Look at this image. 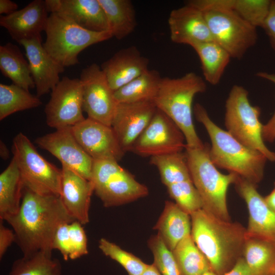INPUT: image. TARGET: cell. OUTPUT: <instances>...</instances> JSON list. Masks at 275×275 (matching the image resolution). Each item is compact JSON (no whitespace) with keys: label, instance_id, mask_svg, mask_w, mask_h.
Wrapping results in <instances>:
<instances>
[{"label":"cell","instance_id":"obj_1","mask_svg":"<svg viewBox=\"0 0 275 275\" xmlns=\"http://www.w3.org/2000/svg\"><path fill=\"white\" fill-rule=\"evenodd\" d=\"M76 221L64 206L61 196L40 195L24 187L18 213L6 220L23 256L39 252L52 254L58 228Z\"/></svg>","mask_w":275,"mask_h":275},{"label":"cell","instance_id":"obj_2","mask_svg":"<svg viewBox=\"0 0 275 275\" xmlns=\"http://www.w3.org/2000/svg\"><path fill=\"white\" fill-rule=\"evenodd\" d=\"M191 236L207 259L211 270L224 275L242 257L246 228L220 219L202 209L190 215Z\"/></svg>","mask_w":275,"mask_h":275},{"label":"cell","instance_id":"obj_3","mask_svg":"<svg viewBox=\"0 0 275 275\" xmlns=\"http://www.w3.org/2000/svg\"><path fill=\"white\" fill-rule=\"evenodd\" d=\"M194 112L210 138L211 145L209 156L214 165L257 185L263 178L267 160L266 157L259 151L243 145L227 130L219 127L201 104L196 103Z\"/></svg>","mask_w":275,"mask_h":275},{"label":"cell","instance_id":"obj_4","mask_svg":"<svg viewBox=\"0 0 275 275\" xmlns=\"http://www.w3.org/2000/svg\"><path fill=\"white\" fill-rule=\"evenodd\" d=\"M204 78L194 72L178 78L162 77L154 103L171 118L183 133L186 146L200 148L204 144L198 135L193 120L195 96L206 91Z\"/></svg>","mask_w":275,"mask_h":275},{"label":"cell","instance_id":"obj_5","mask_svg":"<svg viewBox=\"0 0 275 275\" xmlns=\"http://www.w3.org/2000/svg\"><path fill=\"white\" fill-rule=\"evenodd\" d=\"M219 0H191L190 4L204 14L212 40L225 49L231 58L240 59L257 43V28Z\"/></svg>","mask_w":275,"mask_h":275},{"label":"cell","instance_id":"obj_6","mask_svg":"<svg viewBox=\"0 0 275 275\" xmlns=\"http://www.w3.org/2000/svg\"><path fill=\"white\" fill-rule=\"evenodd\" d=\"M209 148L207 144L200 148L186 145L184 153L191 180L201 196L203 209L220 219L230 221L227 194L238 176L218 171L210 158Z\"/></svg>","mask_w":275,"mask_h":275},{"label":"cell","instance_id":"obj_7","mask_svg":"<svg viewBox=\"0 0 275 275\" xmlns=\"http://www.w3.org/2000/svg\"><path fill=\"white\" fill-rule=\"evenodd\" d=\"M45 32L43 47L64 68L78 64V56L86 48L113 37L109 31H90L56 13L49 15Z\"/></svg>","mask_w":275,"mask_h":275},{"label":"cell","instance_id":"obj_8","mask_svg":"<svg viewBox=\"0 0 275 275\" xmlns=\"http://www.w3.org/2000/svg\"><path fill=\"white\" fill-rule=\"evenodd\" d=\"M225 108L227 131L243 145L261 153L267 160L274 161L275 153L266 147L263 139L260 109L251 104L248 91L242 86L234 85Z\"/></svg>","mask_w":275,"mask_h":275},{"label":"cell","instance_id":"obj_9","mask_svg":"<svg viewBox=\"0 0 275 275\" xmlns=\"http://www.w3.org/2000/svg\"><path fill=\"white\" fill-rule=\"evenodd\" d=\"M12 152L24 187L40 195L61 196L62 170L42 156L23 133L14 138Z\"/></svg>","mask_w":275,"mask_h":275},{"label":"cell","instance_id":"obj_10","mask_svg":"<svg viewBox=\"0 0 275 275\" xmlns=\"http://www.w3.org/2000/svg\"><path fill=\"white\" fill-rule=\"evenodd\" d=\"M91 181L94 192L105 207L128 203L149 193L145 185L114 160H94Z\"/></svg>","mask_w":275,"mask_h":275},{"label":"cell","instance_id":"obj_11","mask_svg":"<svg viewBox=\"0 0 275 275\" xmlns=\"http://www.w3.org/2000/svg\"><path fill=\"white\" fill-rule=\"evenodd\" d=\"M184 135L174 122L157 108L150 122L135 142L131 151L143 157L182 152Z\"/></svg>","mask_w":275,"mask_h":275},{"label":"cell","instance_id":"obj_12","mask_svg":"<svg viewBox=\"0 0 275 275\" xmlns=\"http://www.w3.org/2000/svg\"><path fill=\"white\" fill-rule=\"evenodd\" d=\"M44 111L47 125L56 129L72 127L85 119L80 79L63 77L51 90Z\"/></svg>","mask_w":275,"mask_h":275},{"label":"cell","instance_id":"obj_13","mask_svg":"<svg viewBox=\"0 0 275 275\" xmlns=\"http://www.w3.org/2000/svg\"><path fill=\"white\" fill-rule=\"evenodd\" d=\"M82 87V108L88 118L111 126L118 103L101 67L93 63L84 68L79 78Z\"/></svg>","mask_w":275,"mask_h":275},{"label":"cell","instance_id":"obj_14","mask_svg":"<svg viewBox=\"0 0 275 275\" xmlns=\"http://www.w3.org/2000/svg\"><path fill=\"white\" fill-rule=\"evenodd\" d=\"M35 142L58 158L62 164L91 181L94 160L75 139L72 127L56 129L37 138Z\"/></svg>","mask_w":275,"mask_h":275},{"label":"cell","instance_id":"obj_15","mask_svg":"<svg viewBox=\"0 0 275 275\" xmlns=\"http://www.w3.org/2000/svg\"><path fill=\"white\" fill-rule=\"evenodd\" d=\"M72 131L78 143L93 160L118 162L125 153L112 126L87 118L72 126Z\"/></svg>","mask_w":275,"mask_h":275},{"label":"cell","instance_id":"obj_16","mask_svg":"<svg viewBox=\"0 0 275 275\" xmlns=\"http://www.w3.org/2000/svg\"><path fill=\"white\" fill-rule=\"evenodd\" d=\"M234 184L237 192L245 201L249 212L246 236L275 244V211L259 193L256 185L238 176Z\"/></svg>","mask_w":275,"mask_h":275},{"label":"cell","instance_id":"obj_17","mask_svg":"<svg viewBox=\"0 0 275 275\" xmlns=\"http://www.w3.org/2000/svg\"><path fill=\"white\" fill-rule=\"evenodd\" d=\"M156 109L153 102L118 103L111 126L125 153L131 151Z\"/></svg>","mask_w":275,"mask_h":275},{"label":"cell","instance_id":"obj_18","mask_svg":"<svg viewBox=\"0 0 275 275\" xmlns=\"http://www.w3.org/2000/svg\"><path fill=\"white\" fill-rule=\"evenodd\" d=\"M171 41L193 46L213 41L203 13L186 3L171 11L168 18Z\"/></svg>","mask_w":275,"mask_h":275},{"label":"cell","instance_id":"obj_19","mask_svg":"<svg viewBox=\"0 0 275 275\" xmlns=\"http://www.w3.org/2000/svg\"><path fill=\"white\" fill-rule=\"evenodd\" d=\"M24 48L31 75L40 97L51 90L59 83L60 74L65 68L57 63L43 46L41 37L21 41Z\"/></svg>","mask_w":275,"mask_h":275},{"label":"cell","instance_id":"obj_20","mask_svg":"<svg viewBox=\"0 0 275 275\" xmlns=\"http://www.w3.org/2000/svg\"><path fill=\"white\" fill-rule=\"evenodd\" d=\"M48 13L45 1L34 0L12 14L1 15L0 25L19 43L41 37V32L46 28Z\"/></svg>","mask_w":275,"mask_h":275},{"label":"cell","instance_id":"obj_21","mask_svg":"<svg viewBox=\"0 0 275 275\" xmlns=\"http://www.w3.org/2000/svg\"><path fill=\"white\" fill-rule=\"evenodd\" d=\"M45 1L47 11L50 13L58 14L90 31H109L105 12L98 0Z\"/></svg>","mask_w":275,"mask_h":275},{"label":"cell","instance_id":"obj_22","mask_svg":"<svg viewBox=\"0 0 275 275\" xmlns=\"http://www.w3.org/2000/svg\"><path fill=\"white\" fill-rule=\"evenodd\" d=\"M61 197L69 213L81 225L89 222L91 198L94 192L92 182L62 164Z\"/></svg>","mask_w":275,"mask_h":275},{"label":"cell","instance_id":"obj_23","mask_svg":"<svg viewBox=\"0 0 275 275\" xmlns=\"http://www.w3.org/2000/svg\"><path fill=\"white\" fill-rule=\"evenodd\" d=\"M149 60L134 46L122 49L100 66L114 91L148 70Z\"/></svg>","mask_w":275,"mask_h":275},{"label":"cell","instance_id":"obj_24","mask_svg":"<svg viewBox=\"0 0 275 275\" xmlns=\"http://www.w3.org/2000/svg\"><path fill=\"white\" fill-rule=\"evenodd\" d=\"M153 229L157 230L167 247L173 251L182 239L191 234V217L175 203L166 201Z\"/></svg>","mask_w":275,"mask_h":275},{"label":"cell","instance_id":"obj_25","mask_svg":"<svg viewBox=\"0 0 275 275\" xmlns=\"http://www.w3.org/2000/svg\"><path fill=\"white\" fill-rule=\"evenodd\" d=\"M24 184L16 160L13 157L0 174V219L16 215L21 205Z\"/></svg>","mask_w":275,"mask_h":275},{"label":"cell","instance_id":"obj_26","mask_svg":"<svg viewBox=\"0 0 275 275\" xmlns=\"http://www.w3.org/2000/svg\"><path fill=\"white\" fill-rule=\"evenodd\" d=\"M0 70L13 84L27 90L35 88L29 62L16 45L8 42L0 46Z\"/></svg>","mask_w":275,"mask_h":275},{"label":"cell","instance_id":"obj_27","mask_svg":"<svg viewBox=\"0 0 275 275\" xmlns=\"http://www.w3.org/2000/svg\"><path fill=\"white\" fill-rule=\"evenodd\" d=\"M105 12L113 37L121 40L135 30L137 22L134 7L129 0H98Z\"/></svg>","mask_w":275,"mask_h":275},{"label":"cell","instance_id":"obj_28","mask_svg":"<svg viewBox=\"0 0 275 275\" xmlns=\"http://www.w3.org/2000/svg\"><path fill=\"white\" fill-rule=\"evenodd\" d=\"M162 77L158 71L148 70L114 92L117 103L153 102Z\"/></svg>","mask_w":275,"mask_h":275},{"label":"cell","instance_id":"obj_29","mask_svg":"<svg viewBox=\"0 0 275 275\" xmlns=\"http://www.w3.org/2000/svg\"><path fill=\"white\" fill-rule=\"evenodd\" d=\"M201 65L203 78L210 85H217L231 58L229 53L213 41L192 46Z\"/></svg>","mask_w":275,"mask_h":275},{"label":"cell","instance_id":"obj_30","mask_svg":"<svg viewBox=\"0 0 275 275\" xmlns=\"http://www.w3.org/2000/svg\"><path fill=\"white\" fill-rule=\"evenodd\" d=\"M242 257L254 275L275 274L274 243L246 236Z\"/></svg>","mask_w":275,"mask_h":275},{"label":"cell","instance_id":"obj_31","mask_svg":"<svg viewBox=\"0 0 275 275\" xmlns=\"http://www.w3.org/2000/svg\"><path fill=\"white\" fill-rule=\"evenodd\" d=\"M172 252L182 275H200L211 270L207 259L191 234L182 239Z\"/></svg>","mask_w":275,"mask_h":275},{"label":"cell","instance_id":"obj_32","mask_svg":"<svg viewBox=\"0 0 275 275\" xmlns=\"http://www.w3.org/2000/svg\"><path fill=\"white\" fill-rule=\"evenodd\" d=\"M42 102L37 95L14 84H0V120L18 112L37 107Z\"/></svg>","mask_w":275,"mask_h":275},{"label":"cell","instance_id":"obj_33","mask_svg":"<svg viewBox=\"0 0 275 275\" xmlns=\"http://www.w3.org/2000/svg\"><path fill=\"white\" fill-rule=\"evenodd\" d=\"M60 261L43 252L23 256L13 263L9 275H62Z\"/></svg>","mask_w":275,"mask_h":275},{"label":"cell","instance_id":"obj_34","mask_svg":"<svg viewBox=\"0 0 275 275\" xmlns=\"http://www.w3.org/2000/svg\"><path fill=\"white\" fill-rule=\"evenodd\" d=\"M150 163L157 168L161 181L166 186L191 180L184 152L152 156Z\"/></svg>","mask_w":275,"mask_h":275},{"label":"cell","instance_id":"obj_35","mask_svg":"<svg viewBox=\"0 0 275 275\" xmlns=\"http://www.w3.org/2000/svg\"><path fill=\"white\" fill-rule=\"evenodd\" d=\"M270 0H227L228 8L253 26L262 28L268 14Z\"/></svg>","mask_w":275,"mask_h":275},{"label":"cell","instance_id":"obj_36","mask_svg":"<svg viewBox=\"0 0 275 275\" xmlns=\"http://www.w3.org/2000/svg\"><path fill=\"white\" fill-rule=\"evenodd\" d=\"M169 194L175 203L190 215L203 209L201 196L191 180L167 186Z\"/></svg>","mask_w":275,"mask_h":275},{"label":"cell","instance_id":"obj_37","mask_svg":"<svg viewBox=\"0 0 275 275\" xmlns=\"http://www.w3.org/2000/svg\"><path fill=\"white\" fill-rule=\"evenodd\" d=\"M98 246L105 256L119 263L126 270L128 275H141L148 266V264L138 257L104 238L99 240Z\"/></svg>","mask_w":275,"mask_h":275},{"label":"cell","instance_id":"obj_38","mask_svg":"<svg viewBox=\"0 0 275 275\" xmlns=\"http://www.w3.org/2000/svg\"><path fill=\"white\" fill-rule=\"evenodd\" d=\"M148 245L153 255V264L161 275H182L172 251L159 234L150 238Z\"/></svg>","mask_w":275,"mask_h":275},{"label":"cell","instance_id":"obj_39","mask_svg":"<svg viewBox=\"0 0 275 275\" xmlns=\"http://www.w3.org/2000/svg\"><path fill=\"white\" fill-rule=\"evenodd\" d=\"M82 225L77 221L69 224L70 259L75 260L88 254L87 238Z\"/></svg>","mask_w":275,"mask_h":275},{"label":"cell","instance_id":"obj_40","mask_svg":"<svg viewBox=\"0 0 275 275\" xmlns=\"http://www.w3.org/2000/svg\"><path fill=\"white\" fill-rule=\"evenodd\" d=\"M69 224L65 223L58 228L53 242V249L59 251L65 261L70 259L71 252Z\"/></svg>","mask_w":275,"mask_h":275},{"label":"cell","instance_id":"obj_41","mask_svg":"<svg viewBox=\"0 0 275 275\" xmlns=\"http://www.w3.org/2000/svg\"><path fill=\"white\" fill-rule=\"evenodd\" d=\"M262 29L268 37L271 48L275 51V1H271L269 11Z\"/></svg>","mask_w":275,"mask_h":275},{"label":"cell","instance_id":"obj_42","mask_svg":"<svg viewBox=\"0 0 275 275\" xmlns=\"http://www.w3.org/2000/svg\"><path fill=\"white\" fill-rule=\"evenodd\" d=\"M16 237L13 230L6 227L3 224V221L0 219V259H2L4 255L9 247L15 242Z\"/></svg>","mask_w":275,"mask_h":275},{"label":"cell","instance_id":"obj_43","mask_svg":"<svg viewBox=\"0 0 275 275\" xmlns=\"http://www.w3.org/2000/svg\"><path fill=\"white\" fill-rule=\"evenodd\" d=\"M224 275H254L243 258L241 257L234 266Z\"/></svg>","mask_w":275,"mask_h":275},{"label":"cell","instance_id":"obj_44","mask_svg":"<svg viewBox=\"0 0 275 275\" xmlns=\"http://www.w3.org/2000/svg\"><path fill=\"white\" fill-rule=\"evenodd\" d=\"M262 136L264 142L271 143L275 140V109L271 118L263 126Z\"/></svg>","mask_w":275,"mask_h":275},{"label":"cell","instance_id":"obj_45","mask_svg":"<svg viewBox=\"0 0 275 275\" xmlns=\"http://www.w3.org/2000/svg\"><path fill=\"white\" fill-rule=\"evenodd\" d=\"M18 6L11 0H0V14L7 15L18 10Z\"/></svg>","mask_w":275,"mask_h":275},{"label":"cell","instance_id":"obj_46","mask_svg":"<svg viewBox=\"0 0 275 275\" xmlns=\"http://www.w3.org/2000/svg\"><path fill=\"white\" fill-rule=\"evenodd\" d=\"M264 198L267 204L275 211V182L272 191Z\"/></svg>","mask_w":275,"mask_h":275},{"label":"cell","instance_id":"obj_47","mask_svg":"<svg viewBox=\"0 0 275 275\" xmlns=\"http://www.w3.org/2000/svg\"><path fill=\"white\" fill-rule=\"evenodd\" d=\"M256 76L259 78L268 80L275 84V74L274 73L260 71L257 73Z\"/></svg>","mask_w":275,"mask_h":275},{"label":"cell","instance_id":"obj_48","mask_svg":"<svg viewBox=\"0 0 275 275\" xmlns=\"http://www.w3.org/2000/svg\"><path fill=\"white\" fill-rule=\"evenodd\" d=\"M141 275H161L158 269L153 263L148 266Z\"/></svg>","mask_w":275,"mask_h":275},{"label":"cell","instance_id":"obj_49","mask_svg":"<svg viewBox=\"0 0 275 275\" xmlns=\"http://www.w3.org/2000/svg\"><path fill=\"white\" fill-rule=\"evenodd\" d=\"M9 150L6 144L2 141L0 142V155L2 158L7 159L9 157Z\"/></svg>","mask_w":275,"mask_h":275},{"label":"cell","instance_id":"obj_50","mask_svg":"<svg viewBox=\"0 0 275 275\" xmlns=\"http://www.w3.org/2000/svg\"><path fill=\"white\" fill-rule=\"evenodd\" d=\"M200 275H216L214 272H213L212 270H210L207 272H205L201 274Z\"/></svg>","mask_w":275,"mask_h":275},{"label":"cell","instance_id":"obj_51","mask_svg":"<svg viewBox=\"0 0 275 275\" xmlns=\"http://www.w3.org/2000/svg\"><path fill=\"white\" fill-rule=\"evenodd\" d=\"M274 275H275V274Z\"/></svg>","mask_w":275,"mask_h":275}]
</instances>
